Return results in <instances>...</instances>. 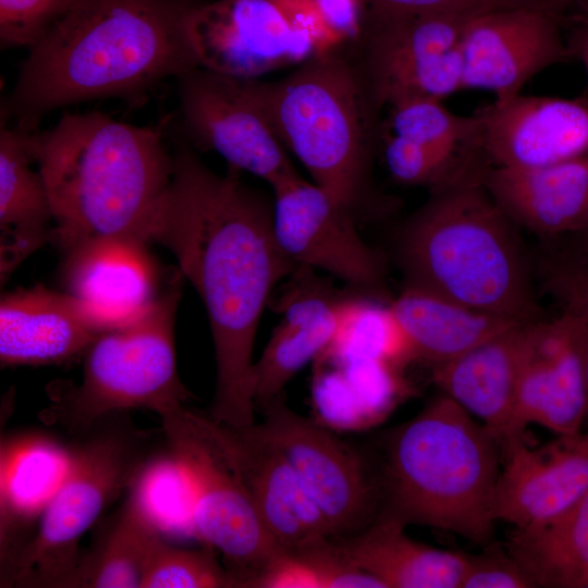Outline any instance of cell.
Here are the masks:
<instances>
[{
  "label": "cell",
  "mask_w": 588,
  "mask_h": 588,
  "mask_svg": "<svg viewBox=\"0 0 588 588\" xmlns=\"http://www.w3.org/2000/svg\"><path fill=\"white\" fill-rule=\"evenodd\" d=\"M173 173L149 232L167 247L208 314L216 359L210 418L234 427L255 424L253 348L274 286L297 268L280 249L272 208L230 166L207 168L175 144Z\"/></svg>",
  "instance_id": "6da1fadb"
},
{
  "label": "cell",
  "mask_w": 588,
  "mask_h": 588,
  "mask_svg": "<svg viewBox=\"0 0 588 588\" xmlns=\"http://www.w3.org/2000/svg\"><path fill=\"white\" fill-rule=\"evenodd\" d=\"M192 0H75L30 48L1 120L35 132L60 108L106 98L142 103L199 68L186 32Z\"/></svg>",
  "instance_id": "7a4b0ae2"
},
{
  "label": "cell",
  "mask_w": 588,
  "mask_h": 588,
  "mask_svg": "<svg viewBox=\"0 0 588 588\" xmlns=\"http://www.w3.org/2000/svg\"><path fill=\"white\" fill-rule=\"evenodd\" d=\"M27 142L50 198L51 242L63 253L102 237L150 244L174 163L159 127L66 111Z\"/></svg>",
  "instance_id": "3957f363"
},
{
  "label": "cell",
  "mask_w": 588,
  "mask_h": 588,
  "mask_svg": "<svg viewBox=\"0 0 588 588\" xmlns=\"http://www.w3.org/2000/svg\"><path fill=\"white\" fill-rule=\"evenodd\" d=\"M490 163L476 154L431 187L400 238L408 286L494 316L543 319L515 224L488 192Z\"/></svg>",
  "instance_id": "277c9868"
},
{
  "label": "cell",
  "mask_w": 588,
  "mask_h": 588,
  "mask_svg": "<svg viewBox=\"0 0 588 588\" xmlns=\"http://www.w3.org/2000/svg\"><path fill=\"white\" fill-rule=\"evenodd\" d=\"M500 446L487 427L443 393L389 437L377 518L485 543L495 522Z\"/></svg>",
  "instance_id": "5b68a950"
},
{
  "label": "cell",
  "mask_w": 588,
  "mask_h": 588,
  "mask_svg": "<svg viewBox=\"0 0 588 588\" xmlns=\"http://www.w3.org/2000/svg\"><path fill=\"white\" fill-rule=\"evenodd\" d=\"M250 88L280 142L351 211L365 182L377 106L364 76L323 50L281 81L250 79Z\"/></svg>",
  "instance_id": "8992f818"
},
{
  "label": "cell",
  "mask_w": 588,
  "mask_h": 588,
  "mask_svg": "<svg viewBox=\"0 0 588 588\" xmlns=\"http://www.w3.org/2000/svg\"><path fill=\"white\" fill-rule=\"evenodd\" d=\"M183 279L177 269L143 316L99 334L83 354L81 382L56 384L41 419L83 433L98 421L131 409L162 416L184 406L191 394L180 380L174 351Z\"/></svg>",
  "instance_id": "52a82bcc"
},
{
  "label": "cell",
  "mask_w": 588,
  "mask_h": 588,
  "mask_svg": "<svg viewBox=\"0 0 588 588\" xmlns=\"http://www.w3.org/2000/svg\"><path fill=\"white\" fill-rule=\"evenodd\" d=\"M120 415L95 424L70 450L64 478L32 539L1 575V587L65 588L84 534L150 463L149 434L118 420Z\"/></svg>",
  "instance_id": "ba28073f"
},
{
  "label": "cell",
  "mask_w": 588,
  "mask_h": 588,
  "mask_svg": "<svg viewBox=\"0 0 588 588\" xmlns=\"http://www.w3.org/2000/svg\"><path fill=\"white\" fill-rule=\"evenodd\" d=\"M170 457L191 495L195 535L232 565L240 587L283 549L258 515L243 485L212 441L205 417L185 406L162 416Z\"/></svg>",
  "instance_id": "9c48e42d"
},
{
  "label": "cell",
  "mask_w": 588,
  "mask_h": 588,
  "mask_svg": "<svg viewBox=\"0 0 588 588\" xmlns=\"http://www.w3.org/2000/svg\"><path fill=\"white\" fill-rule=\"evenodd\" d=\"M470 17L367 9L362 20L364 78L375 103L442 100L463 89L461 38Z\"/></svg>",
  "instance_id": "30bf717a"
},
{
  "label": "cell",
  "mask_w": 588,
  "mask_h": 588,
  "mask_svg": "<svg viewBox=\"0 0 588 588\" xmlns=\"http://www.w3.org/2000/svg\"><path fill=\"white\" fill-rule=\"evenodd\" d=\"M295 0H216L195 3L186 32L200 68L241 79L303 62L317 33Z\"/></svg>",
  "instance_id": "8fae6325"
},
{
  "label": "cell",
  "mask_w": 588,
  "mask_h": 588,
  "mask_svg": "<svg viewBox=\"0 0 588 588\" xmlns=\"http://www.w3.org/2000/svg\"><path fill=\"white\" fill-rule=\"evenodd\" d=\"M261 411L264 420L252 429L284 454L333 537L357 532L376 520L380 492L353 449L292 411L283 395Z\"/></svg>",
  "instance_id": "7c38bea8"
},
{
  "label": "cell",
  "mask_w": 588,
  "mask_h": 588,
  "mask_svg": "<svg viewBox=\"0 0 588 588\" xmlns=\"http://www.w3.org/2000/svg\"><path fill=\"white\" fill-rule=\"evenodd\" d=\"M183 131L195 145L271 186L298 174L250 88V79L197 68L177 78Z\"/></svg>",
  "instance_id": "4fadbf2b"
},
{
  "label": "cell",
  "mask_w": 588,
  "mask_h": 588,
  "mask_svg": "<svg viewBox=\"0 0 588 588\" xmlns=\"http://www.w3.org/2000/svg\"><path fill=\"white\" fill-rule=\"evenodd\" d=\"M560 11L527 4L470 17L461 38L463 89H486L505 101L536 74L568 60Z\"/></svg>",
  "instance_id": "5bb4252c"
},
{
  "label": "cell",
  "mask_w": 588,
  "mask_h": 588,
  "mask_svg": "<svg viewBox=\"0 0 588 588\" xmlns=\"http://www.w3.org/2000/svg\"><path fill=\"white\" fill-rule=\"evenodd\" d=\"M272 188L273 234L294 265L324 270L359 289L379 284L381 259L359 236L350 210L298 174Z\"/></svg>",
  "instance_id": "9a60e30c"
},
{
  "label": "cell",
  "mask_w": 588,
  "mask_h": 588,
  "mask_svg": "<svg viewBox=\"0 0 588 588\" xmlns=\"http://www.w3.org/2000/svg\"><path fill=\"white\" fill-rule=\"evenodd\" d=\"M205 425L262 523L283 549L333 537L326 517L277 446L250 426L234 427L210 417H205Z\"/></svg>",
  "instance_id": "2e32d148"
},
{
  "label": "cell",
  "mask_w": 588,
  "mask_h": 588,
  "mask_svg": "<svg viewBox=\"0 0 588 588\" xmlns=\"http://www.w3.org/2000/svg\"><path fill=\"white\" fill-rule=\"evenodd\" d=\"M491 166L540 168L588 157L585 99L517 95L477 112Z\"/></svg>",
  "instance_id": "e0dca14e"
},
{
  "label": "cell",
  "mask_w": 588,
  "mask_h": 588,
  "mask_svg": "<svg viewBox=\"0 0 588 588\" xmlns=\"http://www.w3.org/2000/svg\"><path fill=\"white\" fill-rule=\"evenodd\" d=\"M505 463L494 502L495 520L516 529L549 522L588 492V430L529 448L523 437L501 444Z\"/></svg>",
  "instance_id": "ac0fdd59"
},
{
  "label": "cell",
  "mask_w": 588,
  "mask_h": 588,
  "mask_svg": "<svg viewBox=\"0 0 588 588\" xmlns=\"http://www.w3.org/2000/svg\"><path fill=\"white\" fill-rule=\"evenodd\" d=\"M588 393L581 350L568 322L558 315L539 320L518 377L511 422L501 444L520 438L529 424L558 436L581 430Z\"/></svg>",
  "instance_id": "d6986e66"
},
{
  "label": "cell",
  "mask_w": 588,
  "mask_h": 588,
  "mask_svg": "<svg viewBox=\"0 0 588 588\" xmlns=\"http://www.w3.org/2000/svg\"><path fill=\"white\" fill-rule=\"evenodd\" d=\"M147 246L135 240L102 237L64 253L65 292L78 299L105 331L138 319L166 290L160 287V268Z\"/></svg>",
  "instance_id": "ffe728a7"
},
{
  "label": "cell",
  "mask_w": 588,
  "mask_h": 588,
  "mask_svg": "<svg viewBox=\"0 0 588 588\" xmlns=\"http://www.w3.org/2000/svg\"><path fill=\"white\" fill-rule=\"evenodd\" d=\"M313 270L297 267L275 302L281 321L253 367L256 408L282 396L293 376L317 359L335 334L346 296L338 294Z\"/></svg>",
  "instance_id": "44dd1931"
},
{
  "label": "cell",
  "mask_w": 588,
  "mask_h": 588,
  "mask_svg": "<svg viewBox=\"0 0 588 588\" xmlns=\"http://www.w3.org/2000/svg\"><path fill=\"white\" fill-rule=\"evenodd\" d=\"M106 332L68 292L17 289L0 301V362L7 366L61 364L84 354Z\"/></svg>",
  "instance_id": "7402d4cb"
},
{
  "label": "cell",
  "mask_w": 588,
  "mask_h": 588,
  "mask_svg": "<svg viewBox=\"0 0 588 588\" xmlns=\"http://www.w3.org/2000/svg\"><path fill=\"white\" fill-rule=\"evenodd\" d=\"M538 321L514 326L433 366V381L501 442L509 429L518 377Z\"/></svg>",
  "instance_id": "603a6c76"
},
{
  "label": "cell",
  "mask_w": 588,
  "mask_h": 588,
  "mask_svg": "<svg viewBox=\"0 0 588 588\" xmlns=\"http://www.w3.org/2000/svg\"><path fill=\"white\" fill-rule=\"evenodd\" d=\"M483 181L515 225L543 236L588 230V157L540 168L489 164Z\"/></svg>",
  "instance_id": "cb8c5ba5"
},
{
  "label": "cell",
  "mask_w": 588,
  "mask_h": 588,
  "mask_svg": "<svg viewBox=\"0 0 588 588\" xmlns=\"http://www.w3.org/2000/svg\"><path fill=\"white\" fill-rule=\"evenodd\" d=\"M404 528L394 520L376 518L333 542L344 560L385 588H461L467 554L418 542Z\"/></svg>",
  "instance_id": "d4e9b609"
},
{
  "label": "cell",
  "mask_w": 588,
  "mask_h": 588,
  "mask_svg": "<svg viewBox=\"0 0 588 588\" xmlns=\"http://www.w3.org/2000/svg\"><path fill=\"white\" fill-rule=\"evenodd\" d=\"M27 142V132L0 128V275L1 283L33 252L51 242L50 198Z\"/></svg>",
  "instance_id": "484cf974"
},
{
  "label": "cell",
  "mask_w": 588,
  "mask_h": 588,
  "mask_svg": "<svg viewBox=\"0 0 588 588\" xmlns=\"http://www.w3.org/2000/svg\"><path fill=\"white\" fill-rule=\"evenodd\" d=\"M70 450L45 440L5 446L1 454V574L32 539L69 465Z\"/></svg>",
  "instance_id": "4316f807"
},
{
  "label": "cell",
  "mask_w": 588,
  "mask_h": 588,
  "mask_svg": "<svg viewBox=\"0 0 588 588\" xmlns=\"http://www.w3.org/2000/svg\"><path fill=\"white\" fill-rule=\"evenodd\" d=\"M414 358L433 366L522 324L482 313L426 290L408 286L390 304Z\"/></svg>",
  "instance_id": "83f0119b"
},
{
  "label": "cell",
  "mask_w": 588,
  "mask_h": 588,
  "mask_svg": "<svg viewBox=\"0 0 588 588\" xmlns=\"http://www.w3.org/2000/svg\"><path fill=\"white\" fill-rule=\"evenodd\" d=\"M161 527L134 483L128 498L81 553L65 588H142L145 561Z\"/></svg>",
  "instance_id": "f1b7e54d"
},
{
  "label": "cell",
  "mask_w": 588,
  "mask_h": 588,
  "mask_svg": "<svg viewBox=\"0 0 588 588\" xmlns=\"http://www.w3.org/2000/svg\"><path fill=\"white\" fill-rule=\"evenodd\" d=\"M507 550L537 587L587 588L588 492L560 516L515 529Z\"/></svg>",
  "instance_id": "f546056e"
},
{
  "label": "cell",
  "mask_w": 588,
  "mask_h": 588,
  "mask_svg": "<svg viewBox=\"0 0 588 588\" xmlns=\"http://www.w3.org/2000/svg\"><path fill=\"white\" fill-rule=\"evenodd\" d=\"M317 358L336 364L371 358L397 367L414 355L390 305L346 297L335 334Z\"/></svg>",
  "instance_id": "4dcf8cb0"
},
{
  "label": "cell",
  "mask_w": 588,
  "mask_h": 588,
  "mask_svg": "<svg viewBox=\"0 0 588 588\" xmlns=\"http://www.w3.org/2000/svg\"><path fill=\"white\" fill-rule=\"evenodd\" d=\"M329 538L283 550L246 587L385 588L378 578L344 560Z\"/></svg>",
  "instance_id": "1f68e13d"
},
{
  "label": "cell",
  "mask_w": 588,
  "mask_h": 588,
  "mask_svg": "<svg viewBox=\"0 0 588 588\" xmlns=\"http://www.w3.org/2000/svg\"><path fill=\"white\" fill-rule=\"evenodd\" d=\"M391 124L396 135L450 157L480 148L481 123L476 114L458 115L441 100L413 99L391 107Z\"/></svg>",
  "instance_id": "d6a6232c"
},
{
  "label": "cell",
  "mask_w": 588,
  "mask_h": 588,
  "mask_svg": "<svg viewBox=\"0 0 588 588\" xmlns=\"http://www.w3.org/2000/svg\"><path fill=\"white\" fill-rule=\"evenodd\" d=\"M212 547L201 550L169 544L158 532L151 540L144 567L142 588H233L237 577L215 559Z\"/></svg>",
  "instance_id": "836d02e7"
},
{
  "label": "cell",
  "mask_w": 588,
  "mask_h": 588,
  "mask_svg": "<svg viewBox=\"0 0 588 588\" xmlns=\"http://www.w3.org/2000/svg\"><path fill=\"white\" fill-rule=\"evenodd\" d=\"M538 270L542 287L578 339L588 393V249L551 253Z\"/></svg>",
  "instance_id": "e575fe53"
},
{
  "label": "cell",
  "mask_w": 588,
  "mask_h": 588,
  "mask_svg": "<svg viewBox=\"0 0 588 588\" xmlns=\"http://www.w3.org/2000/svg\"><path fill=\"white\" fill-rule=\"evenodd\" d=\"M476 151L450 157L394 134L385 140L384 158L389 172L397 182L432 187Z\"/></svg>",
  "instance_id": "d590c367"
},
{
  "label": "cell",
  "mask_w": 588,
  "mask_h": 588,
  "mask_svg": "<svg viewBox=\"0 0 588 588\" xmlns=\"http://www.w3.org/2000/svg\"><path fill=\"white\" fill-rule=\"evenodd\" d=\"M75 0H0L1 48L34 46Z\"/></svg>",
  "instance_id": "8d00e7d4"
},
{
  "label": "cell",
  "mask_w": 588,
  "mask_h": 588,
  "mask_svg": "<svg viewBox=\"0 0 588 588\" xmlns=\"http://www.w3.org/2000/svg\"><path fill=\"white\" fill-rule=\"evenodd\" d=\"M338 365L343 368L366 420L378 418L388 411L400 390L397 367L371 358Z\"/></svg>",
  "instance_id": "74e56055"
},
{
  "label": "cell",
  "mask_w": 588,
  "mask_h": 588,
  "mask_svg": "<svg viewBox=\"0 0 588 588\" xmlns=\"http://www.w3.org/2000/svg\"><path fill=\"white\" fill-rule=\"evenodd\" d=\"M532 578L511 555L499 547H490L477 555H467L461 588H535Z\"/></svg>",
  "instance_id": "f35d334b"
},
{
  "label": "cell",
  "mask_w": 588,
  "mask_h": 588,
  "mask_svg": "<svg viewBox=\"0 0 588 588\" xmlns=\"http://www.w3.org/2000/svg\"><path fill=\"white\" fill-rule=\"evenodd\" d=\"M366 8L384 13H455L477 15L487 11L536 4L538 0H362Z\"/></svg>",
  "instance_id": "ab89813d"
},
{
  "label": "cell",
  "mask_w": 588,
  "mask_h": 588,
  "mask_svg": "<svg viewBox=\"0 0 588 588\" xmlns=\"http://www.w3.org/2000/svg\"><path fill=\"white\" fill-rule=\"evenodd\" d=\"M569 58L579 60L588 75V0H576L561 14Z\"/></svg>",
  "instance_id": "60d3db41"
},
{
  "label": "cell",
  "mask_w": 588,
  "mask_h": 588,
  "mask_svg": "<svg viewBox=\"0 0 588 588\" xmlns=\"http://www.w3.org/2000/svg\"><path fill=\"white\" fill-rule=\"evenodd\" d=\"M322 22L333 27H347L354 24L353 0H314Z\"/></svg>",
  "instance_id": "b9f144b4"
},
{
  "label": "cell",
  "mask_w": 588,
  "mask_h": 588,
  "mask_svg": "<svg viewBox=\"0 0 588 588\" xmlns=\"http://www.w3.org/2000/svg\"><path fill=\"white\" fill-rule=\"evenodd\" d=\"M295 1L314 2V0H295Z\"/></svg>",
  "instance_id": "7bdbcfd3"
},
{
  "label": "cell",
  "mask_w": 588,
  "mask_h": 588,
  "mask_svg": "<svg viewBox=\"0 0 588 588\" xmlns=\"http://www.w3.org/2000/svg\"><path fill=\"white\" fill-rule=\"evenodd\" d=\"M585 233H586V234H587V236H588V230H587V231H586Z\"/></svg>",
  "instance_id": "ee69618b"
},
{
  "label": "cell",
  "mask_w": 588,
  "mask_h": 588,
  "mask_svg": "<svg viewBox=\"0 0 588 588\" xmlns=\"http://www.w3.org/2000/svg\"><path fill=\"white\" fill-rule=\"evenodd\" d=\"M587 588H588V585H587Z\"/></svg>",
  "instance_id": "f6af8a7d"
}]
</instances>
